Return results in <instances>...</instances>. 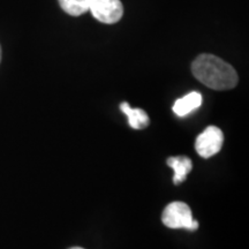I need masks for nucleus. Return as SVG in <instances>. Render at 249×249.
<instances>
[{
  "label": "nucleus",
  "mask_w": 249,
  "mask_h": 249,
  "mask_svg": "<svg viewBox=\"0 0 249 249\" xmlns=\"http://www.w3.org/2000/svg\"><path fill=\"white\" fill-rule=\"evenodd\" d=\"M193 75L213 90H230L238 85V74L231 65L213 54H201L192 64Z\"/></svg>",
  "instance_id": "obj_1"
},
{
  "label": "nucleus",
  "mask_w": 249,
  "mask_h": 249,
  "mask_svg": "<svg viewBox=\"0 0 249 249\" xmlns=\"http://www.w3.org/2000/svg\"><path fill=\"white\" fill-rule=\"evenodd\" d=\"M59 5L71 17H80L89 11V0H59Z\"/></svg>",
  "instance_id": "obj_8"
},
{
  "label": "nucleus",
  "mask_w": 249,
  "mask_h": 249,
  "mask_svg": "<svg viewBox=\"0 0 249 249\" xmlns=\"http://www.w3.org/2000/svg\"><path fill=\"white\" fill-rule=\"evenodd\" d=\"M202 104V96L200 92H189L185 97L179 98L173 105V112L178 117H186L187 114L192 113L196 108H198Z\"/></svg>",
  "instance_id": "obj_5"
},
{
  "label": "nucleus",
  "mask_w": 249,
  "mask_h": 249,
  "mask_svg": "<svg viewBox=\"0 0 249 249\" xmlns=\"http://www.w3.org/2000/svg\"><path fill=\"white\" fill-rule=\"evenodd\" d=\"M161 220L170 229H186L188 231L198 229V222L193 219L191 208L183 202H172L167 205L161 214Z\"/></svg>",
  "instance_id": "obj_2"
},
{
  "label": "nucleus",
  "mask_w": 249,
  "mask_h": 249,
  "mask_svg": "<svg viewBox=\"0 0 249 249\" xmlns=\"http://www.w3.org/2000/svg\"><path fill=\"white\" fill-rule=\"evenodd\" d=\"M89 11L101 22L113 24L123 18L124 6L120 0H89Z\"/></svg>",
  "instance_id": "obj_3"
},
{
  "label": "nucleus",
  "mask_w": 249,
  "mask_h": 249,
  "mask_svg": "<svg viewBox=\"0 0 249 249\" xmlns=\"http://www.w3.org/2000/svg\"><path fill=\"white\" fill-rule=\"evenodd\" d=\"M0 61H1V48H0Z\"/></svg>",
  "instance_id": "obj_10"
},
{
  "label": "nucleus",
  "mask_w": 249,
  "mask_h": 249,
  "mask_svg": "<svg viewBox=\"0 0 249 249\" xmlns=\"http://www.w3.org/2000/svg\"><path fill=\"white\" fill-rule=\"evenodd\" d=\"M224 143V134L216 126H209L197 136L196 152L203 158H210L220 151Z\"/></svg>",
  "instance_id": "obj_4"
},
{
  "label": "nucleus",
  "mask_w": 249,
  "mask_h": 249,
  "mask_svg": "<svg viewBox=\"0 0 249 249\" xmlns=\"http://www.w3.org/2000/svg\"><path fill=\"white\" fill-rule=\"evenodd\" d=\"M70 249H83V248H81V247H73V248H70Z\"/></svg>",
  "instance_id": "obj_9"
},
{
  "label": "nucleus",
  "mask_w": 249,
  "mask_h": 249,
  "mask_svg": "<svg viewBox=\"0 0 249 249\" xmlns=\"http://www.w3.org/2000/svg\"><path fill=\"white\" fill-rule=\"evenodd\" d=\"M167 165L173 169V182L174 185H179L186 180L188 173H191L193 164L192 160L185 156H178V157H170L167 160Z\"/></svg>",
  "instance_id": "obj_6"
},
{
  "label": "nucleus",
  "mask_w": 249,
  "mask_h": 249,
  "mask_svg": "<svg viewBox=\"0 0 249 249\" xmlns=\"http://www.w3.org/2000/svg\"><path fill=\"white\" fill-rule=\"evenodd\" d=\"M120 110L128 118L129 126L134 129H144L150 124L148 114L142 108H132L128 103L124 102L120 104Z\"/></svg>",
  "instance_id": "obj_7"
}]
</instances>
